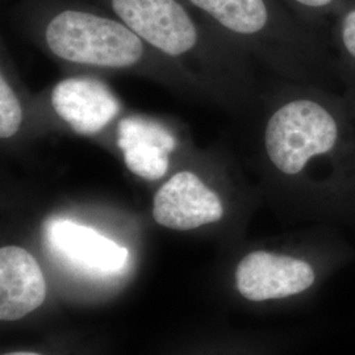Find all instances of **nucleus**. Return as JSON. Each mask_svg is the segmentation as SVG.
<instances>
[{"label": "nucleus", "mask_w": 355, "mask_h": 355, "mask_svg": "<svg viewBox=\"0 0 355 355\" xmlns=\"http://www.w3.org/2000/svg\"><path fill=\"white\" fill-rule=\"evenodd\" d=\"M262 149L302 216L355 230V96L297 83L267 114Z\"/></svg>", "instance_id": "nucleus-1"}, {"label": "nucleus", "mask_w": 355, "mask_h": 355, "mask_svg": "<svg viewBox=\"0 0 355 355\" xmlns=\"http://www.w3.org/2000/svg\"><path fill=\"white\" fill-rule=\"evenodd\" d=\"M355 262L343 228L315 224L284 248H255L239 259L234 288L254 304L312 300Z\"/></svg>", "instance_id": "nucleus-2"}, {"label": "nucleus", "mask_w": 355, "mask_h": 355, "mask_svg": "<svg viewBox=\"0 0 355 355\" xmlns=\"http://www.w3.org/2000/svg\"><path fill=\"white\" fill-rule=\"evenodd\" d=\"M48 48L74 64L128 67L144 55L141 38L125 24L94 13L64 11L46 26Z\"/></svg>", "instance_id": "nucleus-3"}, {"label": "nucleus", "mask_w": 355, "mask_h": 355, "mask_svg": "<svg viewBox=\"0 0 355 355\" xmlns=\"http://www.w3.org/2000/svg\"><path fill=\"white\" fill-rule=\"evenodd\" d=\"M114 13L139 37L171 57L190 51L198 31L177 0H112Z\"/></svg>", "instance_id": "nucleus-4"}, {"label": "nucleus", "mask_w": 355, "mask_h": 355, "mask_svg": "<svg viewBox=\"0 0 355 355\" xmlns=\"http://www.w3.org/2000/svg\"><path fill=\"white\" fill-rule=\"evenodd\" d=\"M225 216L220 195L191 171H180L157 191L153 217L166 228L190 230L218 223Z\"/></svg>", "instance_id": "nucleus-5"}, {"label": "nucleus", "mask_w": 355, "mask_h": 355, "mask_svg": "<svg viewBox=\"0 0 355 355\" xmlns=\"http://www.w3.org/2000/svg\"><path fill=\"white\" fill-rule=\"evenodd\" d=\"M46 241L51 252L76 270L108 277L127 265L129 253L98 230L67 218H55L46 227Z\"/></svg>", "instance_id": "nucleus-6"}, {"label": "nucleus", "mask_w": 355, "mask_h": 355, "mask_svg": "<svg viewBox=\"0 0 355 355\" xmlns=\"http://www.w3.org/2000/svg\"><path fill=\"white\" fill-rule=\"evenodd\" d=\"M51 104L78 135H96L120 112V102L111 89L92 78H69L51 92Z\"/></svg>", "instance_id": "nucleus-7"}, {"label": "nucleus", "mask_w": 355, "mask_h": 355, "mask_svg": "<svg viewBox=\"0 0 355 355\" xmlns=\"http://www.w3.org/2000/svg\"><path fill=\"white\" fill-rule=\"evenodd\" d=\"M46 282L35 257L19 246L0 249V318L16 321L37 309Z\"/></svg>", "instance_id": "nucleus-8"}, {"label": "nucleus", "mask_w": 355, "mask_h": 355, "mask_svg": "<svg viewBox=\"0 0 355 355\" xmlns=\"http://www.w3.org/2000/svg\"><path fill=\"white\" fill-rule=\"evenodd\" d=\"M117 145L128 168L137 177L157 180L164 177L174 152L175 137L162 124L144 117H128L119 124Z\"/></svg>", "instance_id": "nucleus-9"}, {"label": "nucleus", "mask_w": 355, "mask_h": 355, "mask_svg": "<svg viewBox=\"0 0 355 355\" xmlns=\"http://www.w3.org/2000/svg\"><path fill=\"white\" fill-rule=\"evenodd\" d=\"M330 26L331 51L345 91L355 96V0L336 16Z\"/></svg>", "instance_id": "nucleus-10"}, {"label": "nucleus", "mask_w": 355, "mask_h": 355, "mask_svg": "<svg viewBox=\"0 0 355 355\" xmlns=\"http://www.w3.org/2000/svg\"><path fill=\"white\" fill-rule=\"evenodd\" d=\"M305 24L315 29L331 24L336 16L354 0H288Z\"/></svg>", "instance_id": "nucleus-11"}, {"label": "nucleus", "mask_w": 355, "mask_h": 355, "mask_svg": "<svg viewBox=\"0 0 355 355\" xmlns=\"http://www.w3.org/2000/svg\"><path fill=\"white\" fill-rule=\"evenodd\" d=\"M23 123V110L12 87L4 76L0 78V137L15 136Z\"/></svg>", "instance_id": "nucleus-12"}, {"label": "nucleus", "mask_w": 355, "mask_h": 355, "mask_svg": "<svg viewBox=\"0 0 355 355\" xmlns=\"http://www.w3.org/2000/svg\"><path fill=\"white\" fill-rule=\"evenodd\" d=\"M4 355H40L37 353H26V352H19V353H8Z\"/></svg>", "instance_id": "nucleus-13"}]
</instances>
